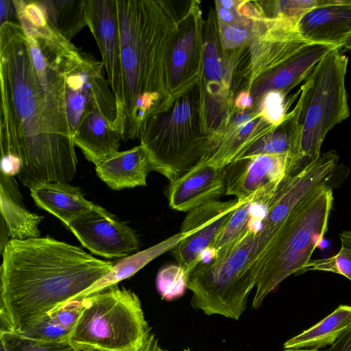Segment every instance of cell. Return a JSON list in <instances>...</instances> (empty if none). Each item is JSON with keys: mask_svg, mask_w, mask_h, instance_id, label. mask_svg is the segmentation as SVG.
I'll use <instances>...</instances> for the list:
<instances>
[{"mask_svg": "<svg viewBox=\"0 0 351 351\" xmlns=\"http://www.w3.org/2000/svg\"><path fill=\"white\" fill-rule=\"evenodd\" d=\"M0 351H79L69 341L45 342L0 331Z\"/></svg>", "mask_w": 351, "mask_h": 351, "instance_id": "cell-33", "label": "cell"}, {"mask_svg": "<svg viewBox=\"0 0 351 351\" xmlns=\"http://www.w3.org/2000/svg\"><path fill=\"white\" fill-rule=\"evenodd\" d=\"M282 351H322V350H311V349H285Z\"/></svg>", "mask_w": 351, "mask_h": 351, "instance_id": "cell-44", "label": "cell"}, {"mask_svg": "<svg viewBox=\"0 0 351 351\" xmlns=\"http://www.w3.org/2000/svg\"><path fill=\"white\" fill-rule=\"evenodd\" d=\"M326 0L256 1L263 17L298 19L307 10L324 3Z\"/></svg>", "mask_w": 351, "mask_h": 351, "instance_id": "cell-31", "label": "cell"}, {"mask_svg": "<svg viewBox=\"0 0 351 351\" xmlns=\"http://www.w3.org/2000/svg\"><path fill=\"white\" fill-rule=\"evenodd\" d=\"M86 21L101 52L118 118L123 104V84L116 0H87Z\"/></svg>", "mask_w": 351, "mask_h": 351, "instance_id": "cell-15", "label": "cell"}, {"mask_svg": "<svg viewBox=\"0 0 351 351\" xmlns=\"http://www.w3.org/2000/svg\"><path fill=\"white\" fill-rule=\"evenodd\" d=\"M348 63V58L340 49H334L316 64L301 86L293 108L298 130L288 175L317 160L327 133L349 117Z\"/></svg>", "mask_w": 351, "mask_h": 351, "instance_id": "cell-5", "label": "cell"}, {"mask_svg": "<svg viewBox=\"0 0 351 351\" xmlns=\"http://www.w3.org/2000/svg\"><path fill=\"white\" fill-rule=\"evenodd\" d=\"M245 202H238L236 199L226 202L212 200L202 204L188 212L181 224L180 232L187 233L199 230L206 223L235 210Z\"/></svg>", "mask_w": 351, "mask_h": 351, "instance_id": "cell-30", "label": "cell"}, {"mask_svg": "<svg viewBox=\"0 0 351 351\" xmlns=\"http://www.w3.org/2000/svg\"><path fill=\"white\" fill-rule=\"evenodd\" d=\"M289 154H262L237 160L225 167L226 194L238 202L272 196L288 176Z\"/></svg>", "mask_w": 351, "mask_h": 351, "instance_id": "cell-14", "label": "cell"}, {"mask_svg": "<svg viewBox=\"0 0 351 351\" xmlns=\"http://www.w3.org/2000/svg\"><path fill=\"white\" fill-rule=\"evenodd\" d=\"M351 50V33L344 39L341 45V48Z\"/></svg>", "mask_w": 351, "mask_h": 351, "instance_id": "cell-43", "label": "cell"}, {"mask_svg": "<svg viewBox=\"0 0 351 351\" xmlns=\"http://www.w3.org/2000/svg\"><path fill=\"white\" fill-rule=\"evenodd\" d=\"M324 351H351V328Z\"/></svg>", "mask_w": 351, "mask_h": 351, "instance_id": "cell-39", "label": "cell"}, {"mask_svg": "<svg viewBox=\"0 0 351 351\" xmlns=\"http://www.w3.org/2000/svg\"><path fill=\"white\" fill-rule=\"evenodd\" d=\"M250 199L237 207L217 233L210 246L218 251L239 238L247 230L250 218Z\"/></svg>", "mask_w": 351, "mask_h": 351, "instance_id": "cell-32", "label": "cell"}, {"mask_svg": "<svg viewBox=\"0 0 351 351\" xmlns=\"http://www.w3.org/2000/svg\"><path fill=\"white\" fill-rule=\"evenodd\" d=\"M84 298L69 341L77 349L136 351L151 332L138 296L117 284Z\"/></svg>", "mask_w": 351, "mask_h": 351, "instance_id": "cell-8", "label": "cell"}, {"mask_svg": "<svg viewBox=\"0 0 351 351\" xmlns=\"http://www.w3.org/2000/svg\"><path fill=\"white\" fill-rule=\"evenodd\" d=\"M1 254L2 253L5 246L10 241L8 240V232L5 224L3 219L1 217Z\"/></svg>", "mask_w": 351, "mask_h": 351, "instance_id": "cell-41", "label": "cell"}, {"mask_svg": "<svg viewBox=\"0 0 351 351\" xmlns=\"http://www.w3.org/2000/svg\"><path fill=\"white\" fill-rule=\"evenodd\" d=\"M50 33L56 62L64 78L66 112L73 136L83 117L95 108L118 130L116 100L104 75L103 62L77 49L53 29Z\"/></svg>", "mask_w": 351, "mask_h": 351, "instance_id": "cell-9", "label": "cell"}, {"mask_svg": "<svg viewBox=\"0 0 351 351\" xmlns=\"http://www.w3.org/2000/svg\"><path fill=\"white\" fill-rule=\"evenodd\" d=\"M339 47L323 43H310L274 71L258 80L250 93L254 106L269 90H279L286 95L305 80L316 64L328 53Z\"/></svg>", "mask_w": 351, "mask_h": 351, "instance_id": "cell-19", "label": "cell"}, {"mask_svg": "<svg viewBox=\"0 0 351 351\" xmlns=\"http://www.w3.org/2000/svg\"><path fill=\"white\" fill-rule=\"evenodd\" d=\"M66 227L82 246L107 258L126 257L141 245L132 228L99 205L72 220Z\"/></svg>", "mask_w": 351, "mask_h": 351, "instance_id": "cell-12", "label": "cell"}, {"mask_svg": "<svg viewBox=\"0 0 351 351\" xmlns=\"http://www.w3.org/2000/svg\"><path fill=\"white\" fill-rule=\"evenodd\" d=\"M298 19L263 16V27L245 47L226 54L230 73V96L250 93L260 79L283 64L309 42L298 32Z\"/></svg>", "mask_w": 351, "mask_h": 351, "instance_id": "cell-10", "label": "cell"}, {"mask_svg": "<svg viewBox=\"0 0 351 351\" xmlns=\"http://www.w3.org/2000/svg\"><path fill=\"white\" fill-rule=\"evenodd\" d=\"M188 275L179 265L162 267L156 277V288L162 299L167 302L182 297L187 289Z\"/></svg>", "mask_w": 351, "mask_h": 351, "instance_id": "cell-34", "label": "cell"}, {"mask_svg": "<svg viewBox=\"0 0 351 351\" xmlns=\"http://www.w3.org/2000/svg\"><path fill=\"white\" fill-rule=\"evenodd\" d=\"M0 186L1 215L10 239L40 237L38 225L44 217L25 208L14 176L1 172Z\"/></svg>", "mask_w": 351, "mask_h": 351, "instance_id": "cell-23", "label": "cell"}, {"mask_svg": "<svg viewBox=\"0 0 351 351\" xmlns=\"http://www.w3.org/2000/svg\"><path fill=\"white\" fill-rule=\"evenodd\" d=\"M276 127L263 119L257 106L246 110L233 106L224 123L211 136L206 156L196 166L225 168Z\"/></svg>", "mask_w": 351, "mask_h": 351, "instance_id": "cell-13", "label": "cell"}, {"mask_svg": "<svg viewBox=\"0 0 351 351\" xmlns=\"http://www.w3.org/2000/svg\"><path fill=\"white\" fill-rule=\"evenodd\" d=\"M201 78L164 110L143 123L139 140L148 152L154 171L169 183L201 162L210 146L202 112Z\"/></svg>", "mask_w": 351, "mask_h": 351, "instance_id": "cell-6", "label": "cell"}, {"mask_svg": "<svg viewBox=\"0 0 351 351\" xmlns=\"http://www.w3.org/2000/svg\"><path fill=\"white\" fill-rule=\"evenodd\" d=\"M314 270L341 274L351 282V248L341 246L339 252L331 257L323 259H311L300 274Z\"/></svg>", "mask_w": 351, "mask_h": 351, "instance_id": "cell-36", "label": "cell"}, {"mask_svg": "<svg viewBox=\"0 0 351 351\" xmlns=\"http://www.w3.org/2000/svg\"><path fill=\"white\" fill-rule=\"evenodd\" d=\"M75 146L95 166L119 152L121 136L97 108L86 114L73 136Z\"/></svg>", "mask_w": 351, "mask_h": 351, "instance_id": "cell-21", "label": "cell"}, {"mask_svg": "<svg viewBox=\"0 0 351 351\" xmlns=\"http://www.w3.org/2000/svg\"><path fill=\"white\" fill-rule=\"evenodd\" d=\"M49 24L71 41L85 26L87 0H38Z\"/></svg>", "mask_w": 351, "mask_h": 351, "instance_id": "cell-28", "label": "cell"}, {"mask_svg": "<svg viewBox=\"0 0 351 351\" xmlns=\"http://www.w3.org/2000/svg\"><path fill=\"white\" fill-rule=\"evenodd\" d=\"M83 308V298L70 300L16 334L45 342L69 341Z\"/></svg>", "mask_w": 351, "mask_h": 351, "instance_id": "cell-24", "label": "cell"}, {"mask_svg": "<svg viewBox=\"0 0 351 351\" xmlns=\"http://www.w3.org/2000/svg\"><path fill=\"white\" fill-rule=\"evenodd\" d=\"M99 178L112 190L146 186L149 172L154 171L150 156L141 144L118 152L95 166Z\"/></svg>", "mask_w": 351, "mask_h": 351, "instance_id": "cell-20", "label": "cell"}, {"mask_svg": "<svg viewBox=\"0 0 351 351\" xmlns=\"http://www.w3.org/2000/svg\"><path fill=\"white\" fill-rule=\"evenodd\" d=\"M197 230H193L187 233L180 232L147 249L123 258L116 263L100 279L76 298L86 297L132 276L154 258L168 251H171L182 239Z\"/></svg>", "mask_w": 351, "mask_h": 351, "instance_id": "cell-25", "label": "cell"}, {"mask_svg": "<svg viewBox=\"0 0 351 351\" xmlns=\"http://www.w3.org/2000/svg\"><path fill=\"white\" fill-rule=\"evenodd\" d=\"M29 189L36 206L58 218L66 226L97 206L84 197L80 188L68 183L47 182Z\"/></svg>", "mask_w": 351, "mask_h": 351, "instance_id": "cell-22", "label": "cell"}, {"mask_svg": "<svg viewBox=\"0 0 351 351\" xmlns=\"http://www.w3.org/2000/svg\"><path fill=\"white\" fill-rule=\"evenodd\" d=\"M333 200L331 184L318 187L289 215L271 239L261 261L254 308L260 307L288 276L300 274L328 230Z\"/></svg>", "mask_w": 351, "mask_h": 351, "instance_id": "cell-7", "label": "cell"}, {"mask_svg": "<svg viewBox=\"0 0 351 351\" xmlns=\"http://www.w3.org/2000/svg\"><path fill=\"white\" fill-rule=\"evenodd\" d=\"M79 351H82V350H79Z\"/></svg>", "mask_w": 351, "mask_h": 351, "instance_id": "cell-46", "label": "cell"}, {"mask_svg": "<svg viewBox=\"0 0 351 351\" xmlns=\"http://www.w3.org/2000/svg\"><path fill=\"white\" fill-rule=\"evenodd\" d=\"M8 21H17L16 11L13 0L0 1V22L1 25Z\"/></svg>", "mask_w": 351, "mask_h": 351, "instance_id": "cell-37", "label": "cell"}, {"mask_svg": "<svg viewBox=\"0 0 351 351\" xmlns=\"http://www.w3.org/2000/svg\"><path fill=\"white\" fill-rule=\"evenodd\" d=\"M164 351H167V350H165Z\"/></svg>", "mask_w": 351, "mask_h": 351, "instance_id": "cell-47", "label": "cell"}, {"mask_svg": "<svg viewBox=\"0 0 351 351\" xmlns=\"http://www.w3.org/2000/svg\"><path fill=\"white\" fill-rule=\"evenodd\" d=\"M184 351H191V350L189 348H188L186 350H184Z\"/></svg>", "mask_w": 351, "mask_h": 351, "instance_id": "cell-45", "label": "cell"}, {"mask_svg": "<svg viewBox=\"0 0 351 351\" xmlns=\"http://www.w3.org/2000/svg\"><path fill=\"white\" fill-rule=\"evenodd\" d=\"M296 27L309 43L341 48L342 42L351 33V0H326L303 14Z\"/></svg>", "mask_w": 351, "mask_h": 351, "instance_id": "cell-18", "label": "cell"}, {"mask_svg": "<svg viewBox=\"0 0 351 351\" xmlns=\"http://www.w3.org/2000/svg\"><path fill=\"white\" fill-rule=\"evenodd\" d=\"M339 238L341 246L351 248V230H346L341 232Z\"/></svg>", "mask_w": 351, "mask_h": 351, "instance_id": "cell-42", "label": "cell"}, {"mask_svg": "<svg viewBox=\"0 0 351 351\" xmlns=\"http://www.w3.org/2000/svg\"><path fill=\"white\" fill-rule=\"evenodd\" d=\"M159 343L156 335L150 332L145 340L143 345L136 351H164ZM86 351H98V350H86Z\"/></svg>", "mask_w": 351, "mask_h": 351, "instance_id": "cell-40", "label": "cell"}, {"mask_svg": "<svg viewBox=\"0 0 351 351\" xmlns=\"http://www.w3.org/2000/svg\"><path fill=\"white\" fill-rule=\"evenodd\" d=\"M201 84L204 108H223L232 101L230 96V76L220 41L216 10L213 9L210 10L204 23Z\"/></svg>", "mask_w": 351, "mask_h": 351, "instance_id": "cell-16", "label": "cell"}, {"mask_svg": "<svg viewBox=\"0 0 351 351\" xmlns=\"http://www.w3.org/2000/svg\"><path fill=\"white\" fill-rule=\"evenodd\" d=\"M234 210L206 223L197 231L182 239L170 251L178 265L184 269L188 276L199 263L201 254L211 245L217 233Z\"/></svg>", "mask_w": 351, "mask_h": 351, "instance_id": "cell-27", "label": "cell"}, {"mask_svg": "<svg viewBox=\"0 0 351 351\" xmlns=\"http://www.w3.org/2000/svg\"><path fill=\"white\" fill-rule=\"evenodd\" d=\"M193 0H116L123 104L117 118L123 141L139 139L143 122L171 103L172 44Z\"/></svg>", "mask_w": 351, "mask_h": 351, "instance_id": "cell-3", "label": "cell"}, {"mask_svg": "<svg viewBox=\"0 0 351 351\" xmlns=\"http://www.w3.org/2000/svg\"><path fill=\"white\" fill-rule=\"evenodd\" d=\"M351 328V306L339 305L330 315L287 340L284 349L319 350L331 346Z\"/></svg>", "mask_w": 351, "mask_h": 351, "instance_id": "cell-26", "label": "cell"}, {"mask_svg": "<svg viewBox=\"0 0 351 351\" xmlns=\"http://www.w3.org/2000/svg\"><path fill=\"white\" fill-rule=\"evenodd\" d=\"M271 239L248 224L239 238L221 247L207 262H199L189 274L191 304L207 315L238 320L261 271V261Z\"/></svg>", "mask_w": 351, "mask_h": 351, "instance_id": "cell-4", "label": "cell"}, {"mask_svg": "<svg viewBox=\"0 0 351 351\" xmlns=\"http://www.w3.org/2000/svg\"><path fill=\"white\" fill-rule=\"evenodd\" d=\"M0 269V331L17 333L105 275L113 263L49 237L10 239Z\"/></svg>", "mask_w": 351, "mask_h": 351, "instance_id": "cell-2", "label": "cell"}, {"mask_svg": "<svg viewBox=\"0 0 351 351\" xmlns=\"http://www.w3.org/2000/svg\"><path fill=\"white\" fill-rule=\"evenodd\" d=\"M233 106L238 110H250L254 108V99L248 91H241L234 97Z\"/></svg>", "mask_w": 351, "mask_h": 351, "instance_id": "cell-38", "label": "cell"}, {"mask_svg": "<svg viewBox=\"0 0 351 351\" xmlns=\"http://www.w3.org/2000/svg\"><path fill=\"white\" fill-rule=\"evenodd\" d=\"M204 21L199 1L181 21L171 49L169 62V94L171 102L201 78Z\"/></svg>", "mask_w": 351, "mask_h": 351, "instance_id": "cell-11", "label": "cell"}, {"mask_svg": "<svg viewBox=\"0 0 351 351\" xmlns=\"http://www.w3.org/2000/svg\"><path fill=\"white\" fill-rule=\"evenodd\" d=\"M286 96L281 91L269 90L261 97L254 106L258 107L259 114L265 121L278 126L286 119L289 113L287 110L292 103L287 101Z\"/></svg>", "mask_w": 351, "mask_h": 351, "instance_id": "cell-35", "label": "cell"}, {"mask_svg": "<svg viewBox=\"0 0 351 351\" xmlns=\"http://www.w3.org/2000/svg\"><path fill=\"white\" fill-rule=\"evenodd\" d=\"M0 84L1 171L28 188L70 182L77 159L49 38L16 21L0 25Z\"/></svg>", "mask_w": 351, "mask_h": 351, "instance_id": "cell-1", "label": "cell"}, {"mask_svg": "<svg viewBox=\"0 0 351 351\" xmlns=\"http://www.w3.org/2000/svg\"><path fill=\"white\" fill-rule=\"evenodd\" d=\"M297 123L293 109L282 123L250 147L238 160L262 154H291L296 138Z\"/></svg>", "mask_w": 351, "mask_h": 351, "instance_id": "cell-29", "label": "cell"}, {"mask_svg": "<svg viewBox=\"0 0 351 351\" xmlns=\"http://www.w3.org/2000/svg\"><path fill=\"white\" fill-rule=\"evenodd\" d=\"M226 194L225 168L195 166L169 183L167 197L169 206L181 212L190 211Z\"/></svg>", "mask_w": 351, "mask_h": 351, "instance_id": "cell-17", "label": "cell"}]
</instances>
